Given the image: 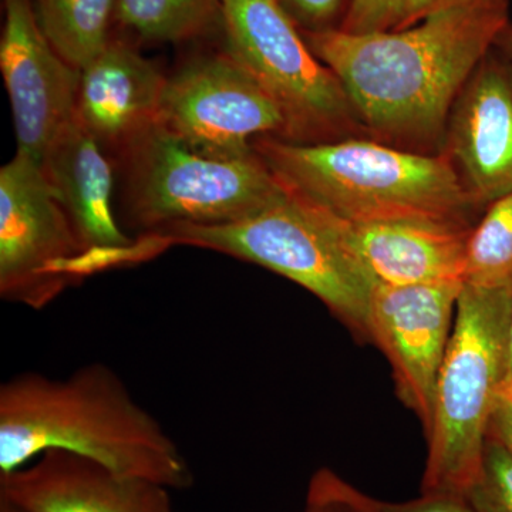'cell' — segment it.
I'll use <instances>...</instances> for the list:
<instances>
[{"label": "cell", "mask_w": 512, "mask_h": 512, "mask_svg": "<svg viewBox=\"0 0 512 512\" xmlns=\"http://www.w3.org/2000/svg\"><path fill=\"white\" fill-rule=\"evenodd\" d=\"M510 22V0H456L406 29L302 35L370 140L439 156L454 100Z\"/></svg>", "instance_id": "6da1fadb"}, {"label": "cell", "mask_w": 512, "mask_h": 512, "mask_svg": "<svg viewBox=\"0 0 512 512\" xmlns=\"http://www.w3.org/2000/svg\"><path fill=\"white\" fill-rule=\"evenodd\" d=\"M47 450L69 451L168 490L194 483L175 441L101 363L64 379L22 373L0 387V476Z\"/></svg>", "instance_id": "7a4b0ae2"}, {"label": "cell", "mask_w": 512, "mask_h": 512, "mask_svg": "<svg viewBox=\"0 0 512 512\" xmlns=\"http://www.w3.org/2000/svg\"><path fill=\"white\" fill-rule=\"evenodd\" d=\"M254 151L286 191L348 222L474 227L484 214L446 157L370 140L288 143L259 137Z\"/></svg>", "instance_id": "3957f363"}, {"label": "cell", "mask_w": 512, "mask_h": 512, "mask_svg": "<svg viewBox=\"0 0 512 512\" xmlns=\"http://www.w3.org/2000/svg\"><path fill=\"white\" fill-rule=\"evenodd\" d=\"M137 241L143 261L173 245H191L264 266L311 292L360 342H370L375 282L350 254L336 218L298 195L288 192L244 220L181 225Z\"/></svg>", "instance_id": "277c9868"}, {"label": "cell", "mask_w": 512, "mask_h": 512, "mask_svg": "<svg viewBox=\"0 0 512 512\" xmlns=\"http://www.w3.org/2000/svg\"><path fill=\"white\" fill-rule=\"evenodd\" d=\"M512 284H464L441 365L427 437L423 494L468 497L483 471L491 414L503 389Z\"/></svg>", "instance_id": "5b68a950"}, {"label": "cell", "mask_w": 512, "mask_h": 512, "mask_svg": "<svg viewBox=\"0 0 512 512\" xmlns=\"http://www.w3.org/2000/svg\"><path fill=\"white\" fill-rule=\"evenodd\" d=\"M121 157L127 168V220L143 235L244 220L288 195L258 154L235 160L202 156L160 124Z\"/></svg>", "instance_id": "8992f818"}, {"label": "cell", "mask_w": 512, "mask_h": 512, "mask_svg": "<svg viewBox=\"0 0 512 512\" xmlns=\"http://www.w3.org/2000/svg\"><path fill=\"white\" fill-rule=\"evenodd\" d=\"M225 50L274 100L288 143L369 138L338 76L313 55L279 0H221Z\"/></svg>", "instance_id": "52a82bcc"}, {"label": "cell", "mask_w": 512, "mask_h": 512, "mask_svg": "<svg viewBox=\"0 0 512 512\" xmlns=\"http://www.w3.org/2000/svg\"><path fill=\"white\" fill-rule=\"evenodd\" d=\"M84 256L42 163L18 151L0 170V295L43 309L80 281Z\"/></svg>", "instance_id": "ba28073f"}, {"label": "cell", "mask_w": 512, "mask_h": 512, "mask_svg": "<svg viewBox=\"0 0 512 512\" xmlns=\"http://www.w3.org/2000/svg\"><path fill=\"white\" fill-rule=\"evenodd\" d=\"M158 124L202 156L235 160L259 137L284 138L281 110L227 50L195 57L167 77Z\"/></svg>", "instance_id": "9c48e42d"}, {"label": "cell", "mask_w": 512, "mask_h": 512, "mask_svg": "<svg viewBox=\"0 0 512 512\" xmlns=\"http://www.w3.org/2000/svg\"><path fill=\"white\" fill-rule=\"evenodd\" d=\"M463 285H376L370 302V342L386 355L397 396L419 417L424 431L430 429L437 379Z\"/></svg>", "instance_id": "30bf717a"}, {"label": "cell", "mask_w": 512, "mask_h": 512, "mask_svg": "<svg viewBox=\"0 0 512 512\" xmlns=\"http://www.w3.org/2000/svg\"><path fill=\"white\" fill-rule=\"evenodd\" d=\"M0 70L15 120L18 151L42 163L47 148L74 117L80 74L49 42L33 0H3Z\"/></svg>", "instance_id": "8fae6325"}, {"label": "cell", "mask_w": 512, "mask_h": 512, "mask_svg": "<svg viewBox=\"0 0 512 512\" xmlns=\"http://www.w3.org/2000/svg\"><path fill=\"white\" fill-rule=\"evenodd\" d=\"M440 154L483 210L512 192V60L494 46L454 100Z\"/></svg>", "instance_id": "7c38bea8"}, {"label": "cell", "mask_w": 512, "mask_h": 512, "mask_svg": "<svg viewBox=\"0 0 512 512\" xmlns=\"http://www.w3.org/2000/svg\"><path fill=\"white\" fill-rule=\"evenodd\" d=\"M42 168L86 249L80 279L121 266L134 239L114 214L109 153L73 117L47 148Z\"/></svg>", "instance_id": "4fadbf2b"}, {"label": "cell", "mask_w": 512, "mask_h": 512, "mask_svg": "<svg viewBox=\"0 0 512 512\" xmlns=\"http://www.w3.org/2000/svg\"><path fill=\"white\" fill-rule=\"evenodd\" d=\"M0 498L25 512H174L163 485L63 450H47L30 466L0 476Z\"/></svg>", "instance_id": "5bb4252c"}, {"label": "cell", "mask_w": 512, "mask_h": 512, "mask_svg": "<svg viewBox=\"0 0 512 512\" xmlns=\"http://www.w3.org/2000/svg\"><path fill=\"white\" fill-rule=\"evenodd\" d=\"M167 77L133 47L110 40L80 74L74 117L107 153L157 126Z\"/></svg>", "instance_id": "9a60e30c"}, {"label": "cell", "mask_w": 512, "mask_h": 512, "mask_svg": "<svg viewBox=\"0 0 512 512\" xmlns=\"http://www.w3.org/2000/svg\"><path fill=\"white\" fill-rule=\"evenodd\" d=\"M335 218L350 254L375 285L464 282L467 242L474 227L427 222L360 224Z\"/></svg>", "instance_id": "2e32d148"}, {"label": "cell", "mask_w": 512, "mask_h": 512, "mask_svg": "<svg viewBox=\"0 0 512 512\" xmlns=\"http://www.w3.org/2000/svg\"><path fill=\"white\" fill-rule=\"evenodd\" d=\"M117 0H33L37 20L67 63L83 70L110 43Z\"/></svg>", "instance_id": "e0dca14e"}, {"label": "cell", "mask_w": 512, "mask_h": 512, "mask_svg": "<svg viewBox=\"0 0 512 512\" xmlns=\"http://www.w3.org/2000/svg\"><path fill=\"white\" fill-rule=\"evenodd\" d=\"M114 19L156 42H183L221 22V0H117Z\"/></svg>", "instance_id": "ac0fdd59"}, {"label": "cell", "mask_w": 512, "mask_h": 512, "mask_svg": "<svg viewBox=\"0 0 512 512\" xmlns=\"http://www.w3.org/2000/svg\"><path fill=\"white\" fill-rule=\"evenodd\" d=\"M464 284H512V192L485 208L467 242Z\"/></svg>", "instance_id": "d6986e66"}, {"label": "cell", "mask_w": 512, "mask_h": 512, "mask_svg": "<svg viewBox=\"0 0 512 512\" xmlns=\"http://www.w3.org/2000/svg\"><path fill=\"white\" fill-rule=\"evenodd\" d=\"M467 500L476 512H512V454L488 436L483 471Z\"/></svg>", "instance_id": "ffe728a7"}, {"label": "cell", "mask_w": 512, "mask_h": 512, "mask_svg": "<svg viewBox=\"0 0 512 512\" xmlns=\"http://www.w3.org/2000/svg\"><path fill=\"white\" fill-rule=\"evenodd\" d=\"M305 512H396V504L372 500L332 471L320 470L312 478Z\"/></svg>", "instance_id": "44dd1931"}, {"label": "cell", "mask_w": 512, "mask_h": 512, "mask_svg": "<svg viewBox=\"0 0 512 512\" xmlns=\"http://www.w3.org/2000/svg\"><path fill=\"white\" fill-rule=\"evenodd\" d=\"M412 0H353L342 32L353 35L403 29Z\"/></svg>", "instance_id": "7402d4cb"}, {"label": "cell", "mask_w": 512, "mask_h": 512, "mask_svg": "<svg viewBox=\"0 0 512 512\" xmlns=\"http://www.w3.org/2000/svg\"><path fill=\"white\" fill-rule=\"evenodd\" d=\"M353 0H279L301 32L339 30Z\"/></svg>", "instance_id": "603a6c76"}, {"label": "cell", "mask_w": 512, "mask_h": 512, "mask_svg": "<svg viewBox=\"0 0 512 512\" xmlns=\"http://www.w3.org/2000/svg\"><path fill=\"white\" fill-rule=\"evenodd\" d=\"M396 512H476L466 497L447 494H423L420 500L396 504Z\"/></svg>", "instance_id": "cb8c5ba5"}, {"label": "cell", "mask_w": 512, "mask_h": 512, "mask_svg": "<svg viewBox=\"0 0 512 512\" xmlns=\"http://www.w3.org/2000/svg\"><path fill=\"white\" fill-rule=\"evenodd\" d=\"M488 436L500 441L512 454V397L500 394L491 414Z\"/></svg>", "instance_id": "d4e9b609"}, {"label": "cell", "mask_w": 512, "mask_h": 512, "mask_svg": "<svg viewBox=\"0 0 512 512\" xmlns=\"http://www.w3.org/2000/svg\"><path fill=\"white\" fill-rule=\"evenodd\" d=\"M453 2H456V0H412L403 29L416 25L421 19L429 16L430 13L436 12V10L444 8V6L450 5Z\"/></svg>", "instance_id": "484cf974"}, {"label": "cell", "mask_w": 512, "mask_h": 512, "mask_svg": "<svg viewBox=\"0 0 512 512\" xmlns=\"http://www.w3.org/2000/svg\"><path fill=\"white\" fill-rule=\"evenodd\" d=\"M501 394L512 397V312L510 326H508L507 352H505V375Z\"/></svg>", "instance_id": "4316f807"}, {"label": "cell", "mask_w": 512, "mask_h": 512, "mask_svg": "<svg viewBox=\"0 0 512 512\" xmlns=\"http://www.w3.org/2000/svg\"><path fill=\"white\" fill-rule=\"evenodd\" d=\"M494 47L500 50L504 56L512 60V23H508L507 26L500 33H498L497 39H495Z\"/></svg>", "instance_id": "83f0119b"}, {"label": "cell", "mask_w": 512, "mask_h": 512, "mask_svg": "<svg viewBox=\"0 0 512 512\" xmlns=\"http://www.w3.org/2000/svg\"><path fill=\"white\" fill-rule=\"evenodd\" d=\"M0 512H25L16 507V505L10 504L9 501L2 500L0 498Z\"/></svg>", "instance_id": "f1b7e54d"}]
</instances>
